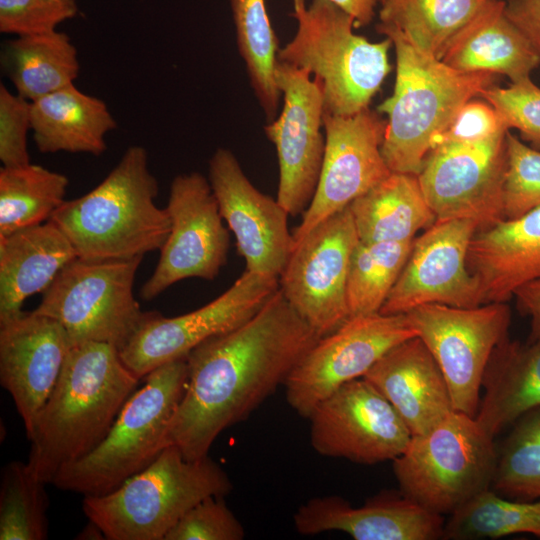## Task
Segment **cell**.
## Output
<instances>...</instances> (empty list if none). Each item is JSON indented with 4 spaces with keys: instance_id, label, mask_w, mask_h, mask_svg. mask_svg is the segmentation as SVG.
I'll return each mask as SVG.
<instances>
[{
    "instance_id": "cell-1",
    "label": "cell",
    "mask_w": 540,
    "mask_h": 540,
    "mask_svg": "<svg viewBox=\"0 0 540 540\" xmlns=\"http://www.w3.org/2000/svg\"><path fill=\"white\" fill-rule=\"evenodd\" d=\"M320 338L278 289L245 323L188 354V380L166 445L189 461L207 457L216 438L284 385Z\"/></svg>"
},
{
    "instance_id": "cell-2",
    "label": "cell",
    "mask_w": 540,
    "mask_h": 540,
    "mask_svg": "<svg viewBox=\"0 0 540 540\" xmlns=\"http://www.w3.org/2000/svg\"><path fill=\"white\" fill-rule=\"evenodd\" d=\"M139 381L113 345L86 342L71 347L26 434L31 443L27 463L36 476L51 484L62 467L98 446Z\"/></svg>"
},
{
    "instance_id": "cell-3",
    "label": "cell",
    "mask_w": 540,
    "mask_h": 540,
    "mask_svg": "<svg viewBox=\"0 0 540 540\" xmlns=\"http://www.w3.org/2000/svg\"><path fill=\"white\" fill-rule=\"evenodd\" d=\"M158 182L148 153L129 147L88 193L66 200L51 216L85 260H128L160 250L170 232L165 208L155 203Z\"/></svg>"
},
{
    "instance_id": "cell-4",
    "label": "cell",
    "mask_w": 540,
    "mask_h": 540,
    "mask_svg": "<svg viewBox=\"0 0 540 540\" xmlns=\"http://www.w3.org/2000/svg\"><path fill=\"white\" fill-rule=\"evenodd\" d=\"M395 48L393 93L378 106L387 115L381 153L391 172L418 175L460 108L493 82L489 73L462 72L377 24Z\"/></svg>"
},
{
    "instance_id": "cell-5",
    "label": "cell",
    "mask_w": 540,
    "mask_h": 540,
    "mask_svg": "<svg viewBox=\"0 0 540 540\" xmlns=\"http://www.w3.org/2000/svg\"><path fill=\"white\" fill-rule=\"evenodd\" d=\"M233 485L209 456L189 461L169 445L145 469L113 491L84 496L82 509L108 540H164L194 505L224 497Z\"/></svg>"
},
{
    "instance_id": "cell-6",
    "label": "cell",
    "mask_w": 540,
    "mask_h": 540,
    "mask_svg": "<svg viewBox=\"0 0 540 540\" xmlns=\"http://www.w3.org/2000/svg\"><path fill=\"white\" fill-rule=\"evenodd\" d=\"M293 39L277 60L307 70L322 87L324 112L350 116L369 107L391 71V40L371 42L354 33V19L328 0H293Z\"/></svg>"
},
{
    "instance_id": "cell-7",
    "label": "cell",
    "mask_w": 540,
    "mask_h": 540,
    "mask_svg": "<svg viewBox=\"0 0 540 540\" xmlns=\"http://www.w3.org/2000/svg\"><path fill=\"white\" fill-rule=\"evenodd\" d=\"M187 380L186 358L148 373L105 438L87 455L62 467L51 484L84 496H100L149 466L167 447L166 433Z\"/></svg>"
},
{
    "instance_id": "cell-8",
    "label": "cell",
    "mask_w": 540,
    "mask_h": 540,
    "mask_svg": "<svg viewBox=\"0 0 540 540\" xmlns=\"http://www.w3.org/2000/svg\"><path fill=\"white\" fill-rule=\"evenodd\" d=\"M493 439L475 417L452 411L412 435L393 460L399 490L431 512L451 515L491 488L498 457Z\"/></svg>"
},
{
    "instance_id": "cell-9",
    "label": "cell",
    "mask_w": 540,
    "mask_h": 540,
    "mask_svg": "<svg viewBox=\"0 0 540 540\" xmlns=\"http://www.w3.org/2000/svg\"><path fill=\"white\" fill-rule=\"evenodd\" d=\"M141 261L77 257L58 273L33 311L56 320L71 347L101 342L120 351L150 313L141 310L133 292Z\"/></svg>"
},
{
    "instance_id": "cell-10",
    "label": "cell",
    "mask_w": 540,
    "mask_h": 540,
    "mask_svg": "<svg viewBox=\"0 0 540 540\" xmlns=\"http://www.w3.org/2000/svg\"><path fill=\"white\" fill-rule=\"evenodd\" d=\"M405 314L438 363L454 410L475 417L487 364L507 338L511 313L506 302L472 308L431 303Z\"/></svg>"
},
{
    "instance_id": "cell-11",
    "label": "cell",
    "mask_w": 540,
    "mask_h": 540,
    "mask_svg": "<svg viewBox=\"0 0 540 540\" xmlns=\"http://www.w3.org/2000/svg\"><path fill=\"white\" fill-rule=\"evenodd\" d=\"M278 289L277 277L245 270L224 293L192 312L176 317L150 312L119 351L121 359L142 379L166 363L185 359L204 341L239 327Z\"/></svg>"
},
{
    "instance_id": "cell-12",
    "label": "cell",
    "mask_w": 540,
    "mask_h": 540,
    "mask_svg": "<svg viewBox=\"0 0 540 540\" xmlns=\"http://www.w3.org/2000/svg\"><path fill=\"white\" fill-rule=\"evenodd\" d=\"M406 314L349 317L321 337L287 378L286 399L301 417L343 384L362 378L390 349L416 337Z\"/></svg>"
},
{
    "instance_id": "cell-13",
    "label": "cell",
    "mask_w": 540,
    "mask_h": 540,
    "mask_svg": "<svg viewBox=\"0 0 540 540\" xmlns=\"http://www.w3.org/2000/svg\"><path fill=\"white\" fill-rule=\"evenodd\" d=\"M358 242L351 211L346 207L295 244L278 278L286 300L321 337L349 318L347 278Z\"/></svg>"
},
{
    "instance_id": "cell-14",
    "label": "cell",
    "mask_w": 540,
    "mask_h": 540,
    "mask_svg": "<svg viewBox=\"0 0 540 540\" xmlns=\"http://www.w3.org/2000/svg\"><path fill=\"white\" fill-rule=\"evenodd\" d=\"M166 210L170 232L154 272L140 291L147 301L187 278L214 280L230 248L216 197L201 173L180 174L172 180Z\"/></svg>"
},
{
    "instance_id": "cell-15",
    "label": "cell",
    "mask_w": 540,
    "mask_h": 540,
    "mask_svg": "<svg viewBox=\"0 0 540 540\" xmlns=\"http://www.w3.org/2000/svg\"><path fill=\"white\" fill-rule=\"evenodd\" d=\"M507 133L480 142H441L431 149L417 176L437 220L470 219L479 230L504 220Z\"/></svg>"
},
{
    "instance_id": "cell-16",
    "label": "cell",
    "mask_w": 540,
    "mask_h": 540,
    "mask_svg": "<svg viewBox=\"0 0 540 540\" xmlns=\"http://www.w3.org/2000/svg\"><path fill=\"white\" fill-rule=\"evenodd\" d=\"M310 73L277 60L275 81L283 95L279 115L264 131L279 163L277 201L291 216L303 214L315 195L325 153L322 87Z\"/></svg>"
},
{
    "instance_id": "cell-17",
    "label": "cell",
    "mask_w": 540,
    "mask_h": 540,
    "mask_svg": "<svg viewBox=\"0 0 540 540\" xmlns=\"http://www.w3.org/2000/svg\"><path fill=\"white\" fill-rule=\"evenodd\" d=\"M308 419L317 453L359 464L393 461L412 437L391 403L364 378L337 388Z\"/></svg>"
},
{
    "instance_id": "cell-18",
    "label": "cell",
    "mask_w": 540,
    "mask_h": 540,
    "mask_svg": "<svg viewBox=\"0 0 540 540\" xmlns=\"http://www.w3.org/2000/svg\"><path fill=\"white\" fill-rule=\"evenodd\" d=\"M386 123L369 107L350 116L324 112L322 170L313 200L292 233L295 244L391 173L381 153Z\"/></svg>"
},
{
    "instance_id": "cell-19",
    "label": "cell",
    "mask_w": 540,
    "mask_h": 540,
    "mask_svg": "<svg viewBox=\"0 0 540 540\" xmlns=\"http://www.w3.org/2000/svg\"><path fill=\"white\" fill-rule=\"evenodd\" d=\"M479 230L470 219L436 220L414 239L408 260L380 313L405 314L423 304L472 308L482 304L468 268L471 240Z\"/></svg>"
},
{
    "instance_id": "cell-20",
    "label": "cell",
    "mask_w": 540,
    "mask_h": 540,
    "mask_svg": "<svg viewBox=\"0 0 540 540\" xmlns=\"http://www.w3.org/2000/svg\"><path fill=\"white\" fill-rule=\"evenodd\" d=\"M208 180L245 270L279 278L295 246L287 211L250 182L229 149L214 152Z\"/></svg>"
},
{
    "instance_id": "cell-21",
    "label": "cell",
    "mask_w": 540,
    "mask_h": 540,
    "mask_svg": "<svg viewBox=\"0 0 540 540\" xmlns=\"http://www.w3.org/2000/svg\"><path fill=\"white\" fill-rule=\"evenodd\" d=\"M71 346L64 328L34 311L0 323V383L15 403L26 434L50 396Z\"/></svg>"
},
{
    "instance_id": "cell-22",
    "label": "cell",
    "mask_w": 540,
    "mask_h": 540,
    "mask_svg": "<svg viewBox=\"0 0 540 540\" xmlns=\"http://www.w3.org/2000/svg\"><path fill=\"white\" fill-rule=\"evenodd\" d=\"M293 521L303 535L340 531L355 540H436L443 539L446 520L399 490L372 497L360 507L340 496L314 497L297 509Z\"/></svg>"
},
{
    "instance_id": "cell-23",
    "label": "cell",
    "mask_w": 540,
    "mask_h": 540,
    "mask_svg": "<svg viewBox=\"0 0 540 540\" xmlns=\"http://www.w3.org/2000/svg\"><path fill=\"white\" fill-rule=\"evenodd\" d=\"M362 378L391 403L412 435L425 433L454 411L445 377L418 336L390 349Z\"/></svg>"
},
{
    "instance_id": "cell-24",
    "label": "cell",
    "mask_w": 540,
    "mask_h": 540,
    "mask_svg": "<svg viewBox=\"0 0 540 540\" xmlns=\"http://www.w3.org/2000/svg\"><path fill=\"white\" fill-rule=\"evenodd\" d=\"M467 264L482 304L506 302L524 284L540 280V206L478 230Z\"/></svg>"
},
{
    "instance_id": "cell-25",
    "label": "cell",
    "mask_w": 540,
    "mask_h": 540,
    "mask_svg": "<svg viewBox=\"0 0 540 540\" xmlns=\"http://www.w3.org/2000/svg\"><path fill=\"white\" fill-rule=\"evenodd\" d=\"M440 60L462 72L530 78L540 51L509 20L505 1L489 0L448 42Z\"/></svg>"
},
{
    "instance_id": "cell-26",
    "label": "cell",
    "mask_w": 540,
    "mask_h": 540,
    "mask_svg": "<svg viewBox=\"0 0 540 540\" xmlns=\"http://www.w3.org/2000/svg\"><path fill=\"white\" fill-rule=\"evenodd\" d=\"M77 257L51 220L0 236V323L21 314L24 301L43 293Z\"/></svg>"
},
{
    "instance_id": "cell-27",
    "label": "cell",
    "mask_w": 540,
    "mask_h": 540,
    "mask_svg": "<svg viewBox=\"0 0 540 540\" xmlns=\"http://www.w3.org/2000/svg\"><path fill=\"white\" fill-rule=\"evenodd\" d=\"M116 127L107 105L74 84L31 102V130L42 153L101 155L106 134Z\"/></svg>"
},
{
    "instance_id": "cell-28",
    "label": "cell",
    "mask_w": 540,
    "mask_h": 540,
    "mask_svg": "<svg viewBox=\"0 0 540 540\" xmlns=\"http://www.w3.org/2000/svg\"><path fill=\"white\" fill-rule=\"evenodd\" d=\"M475 419L491 437L540 407V339L521 345L505 338L487 364Z\"/></svg>"
},
{
    "instance_id": "cell-29",
    "label": "cell",
    "mask_w": 540,
    "mask_h": 540,
    "mask_svg": "<svg viewBox=\"0 0 540 540\" xmlns=\"http://www.w3.org/2000/svg\"><path fill=\"white\" fill-rule=\"evenodd\" d=\"M359 241L415 239L437 219L428 205L418 176L391 172L349 204Z\"/></svg>"
},
{
    "instance_id": "cell-30",
    "label": "cell",
    "mask_w": 540,
    "mask_h": 540,
    "mask_svg": "<svg viewBox=\"0 0 540 540\" xmlns=\"http://www.w3.org/2000/svg\"><path fill=\"white\" fill-rule=\"evenodd\" d=\"M1 62L16 93L31 102L74 84L80 69L70 37L57 30L9 41Z\"/></svg>"
},
{
    "instance_id": "cell-31",
    "label": "cell",
    "mask_w": 540,
    "mask_h": 540,
    "mask_svg": "<svg viewBox=\"0 0 540 540\" xmlns=\"http://www.w3.org/2000/svg\"><path fill=\"white\" fill-rule=\"evenodd\" d=\"M489 0H381V26L440 59L450 39Z\"/></svg>"
},
{
    "instance_id": "cell-32",
    "label": "cell",
    "mask_w": 540,
    "mask_h": 540,
    "mask_svg": "<svg viewBox=\"0 0 540 540\" xmlns=\"http://www.w3.org/2000/svg\"><path fill=\"white\" fill-rule=\"evenodd\" d=\"M68 178L40 165L0 169V236L48 221L66 201Z\"/></svg>"
},
{
    "instance_id": "cell-33",
    "label": "cell",
    "mask_w": 540,
    "mask_h": 540,
    "mask_svg": "<svg viewBox=\"0 0 540 540\" xmlns=\"http://www.w3.org/2000/svg\"><path fill=\"white\" fill-rule=\"evenodd\" d=\"M230 6L238 51L269 123L277 117L282 95L275 81L278 39L267 14L265 0H230Z\"/></svg>"
},
{
    "instance_id": "cell-34",
    "label": "cell",
    "mask_w": 540,
    "mask_h": 540,
    "mask_svg": "<svg viewBox=\"0 0 540 540\" xmlns=\"http://www.w3.org/2000/svg\"><path fill=\"white\" fill-rule=\"evenodd\" d=\"M518 533L540 537V500L509 499L489 488L449 515L443 539H497Z\"/></svg>"
},
{
    "instance_id": "cell-35",
    "label": "cell",
    "mask_w": 540,
    "mask_h": 540,
    "mask_svg": "<svg viewBox=\"0 0 540 540\" xmlns=\"http://www.w3.org/2000/svg\"><path fill=\"white\" fill-rule=\"evenodd\" d=\"M413 242L414 239L358 242L347 278L349 317L380 312L408 260Z\"/></svg>"
},
{
    "instance_id": "cell-36",
    "label": "cell",
    "mask_w": 540,
    "mask_h": 540,
    "mask_svg": "<svg viewBox=\"0 0 540 540\" xmlns=\"http://www.w3.org/2000/svg\"><path fill=\"white\" fill-rule=\"evenodd\" d=\"M28 463L3 466L0 481V540H45L49 499Z\"/></svg>"
},
{
    "instance_id": "cell-37",
    "label": "cell",
    "mask_w": 540,
    "mask_h": 540,
    "mask_svg": "<svg viewBox=\"0 0 540 540\" xmlns=\"http://www.w3.org/2000/svg\"><path fill=\"white\" fill-rule=\"evenodd\" d=\"M491 489L514 500H540V407L514 422L497 457Z\"/></svg>"
},
{
    "instance_id": "cell-38",
    "label": "cell",
    "mask_w": 540,
    "mask_h": 540,
    "mask_svg": "<svg viewBox=\"0 0 540 540\" xmlns=\"http://www.w3.org/2000/svg\"><path fill=\"white\" fill-rule=\"evenodd\" d=\"M506 147L504 220L517 218L540 206V150L526 145L509 131Z\"/></svg>"
},
{
    "instance_id": "cell-39",
    "label": "cell",
    "mask_w": 540,
    "mask_h": 540,
    "mask_svg": "<svg viewBox=\"0 0 540 540\" xmlns=\"http://www.w3.org/2000/svg\"><path fill=\"white\" fill-rule=\"evenodd\" d=\"M481 96L497 110L508 129H517L540 150V87L526 78L508 87L490 85Z\"/></svg>"
},
{
    "instance_id": "cell-40",
    "label": "cell",
    "mask_w": 540,
    "mask_h": 540,
    "mask_svg": "<svg viewBox=\"0 0 540 540\" xmlns=\"http://www.w3.org/2000/svg\"><path fill=\"white\" fill-rule=\"evenodd\" d=\"M77 12V0H0V31L17 37L47 33Z\"/></svg>"
},
{
    "instance_id": "cell-41",
    "label": "cell",
    "mask_w": 540,
    "mask_h": 540,
    "mask_svg": "<svg viewBox=\"0 0 540 540\" xmlns=\"http://www.w3.org/2000/svg\"><path fill=\"white\" fill-rule=\"evenodd\" d=\"M244 527L223 497H207L190 508L164 540H241Z\"/></svg>"
},
{
    "instance_id": "cell-42",
    "label": "cell",
    "mask_w": 540,
    "mask_h": 540,
    "mask_svg": "<svg viewBox=\"0 0 540 540\" xmlns=\"http://www.w3.org/2000/svg\"><path fill=\"white\" fill-rule=\"evenodd\" d=\"M31 130V101L0 85V160L3 167L30 163L27 135Z\"/></svg>"
},
{
    "instance_id": "cell-43",
    "label": "cell",
    "mask_w": 540,
    "mask_h": 540,
    "mask_svg": "<svg viewBox=\"0 0 540 540\" xmlns=\"http://www.w3.org/2000/svg\"><path fill=\"white\" fill-rule=\"evenodd\" d=\"M507 131L509 129L501 116L488 101L472 98L460 108L449 126L437 139L435 146L441 142L485 141Z\"/></svg>"
},
{
    "instance_id": "cell-44",
    "label": "cell",
    "mask_w": 540,
    "mask_h": 540,
    "mask_svg": "<svg viewBox=\"0 0 540 540\" xmlns=\"http://www.w3.org/2000/svg\"><path fill=\"white\" fill-rule=\"evenodd\" d=\"M505 13L540 51V0H509Z\"/></svg>"
},
{
    "instance_id": "cell-45",
    "label": "cell",
    "mask_w": 540,
    "mask_h": 540,
    "mask_svg": "<svg viewBox=\"0 0 540 540\" xmlns=\"http://www.w3.org/2000/svg\"><path fill=\"white\" fill-rule=\"evenodd\" d=\"M514 297L518 309L530 317L527 343H533L540 339V280L524 284L515 291Z\"/></svg>"
},
{
    "instance_id": "cell-46",
    "label": "cell",
    "mask_w": 540,
    "mask_h": 540,
    "mask_svg": "<svg viewBox=\"0 0 540 540\" xmlns=\"http://www.w3.org/2000/svg\"><path fill=\"white\" fill-rule=\"evenodd\" d=\"M354 19L355 28L368 25L378 0H328Z\"/></svg>"
},
{
    "instance_id": "cell-47",
    "label": "cell",
    "mask_w": 540,
    "mask_h": 540,
    "mask_svg": "<svg viewBox=\"0 0 540 540\" xmlns=\"http://www.w3.org/2000/svg\"><path fill=\"white\" fill-rule=\"evenodd\" d=\"M76 539L80 540H99L105 539L104 533L100 527L92 521L88 520L85 527L78 533Z\"/></svg>"
}]
</instances>
